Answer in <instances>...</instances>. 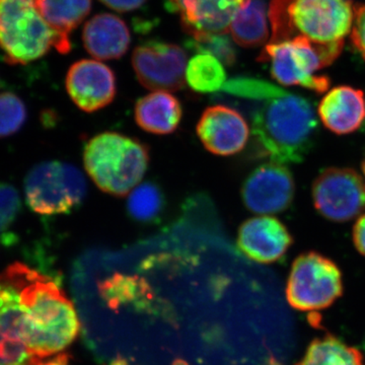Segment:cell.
I'll list each match as a JSON object with an SVG mask.
<instances>
[{
	"label": "cell",
	"mask_w": 365,
	"mask_h": 365,
	"mask_svg": "<svg viewBox=\"0 0 365 365\" xmlns=\"http://www.w3.org/2000/svg\"><path fill=\"white\" fill-rule=\"evenodd\" d=\"M227 93L259 101L253 115V134L261 155L274 163H299L314 148L318 119L307 98L260 79L227 81Z\"/></svg>",
	"instance_id": "6da1fadb"
},
{
	"label": "cell",
	"mask_w": 365,
	"mask_h": 365,
	"mask_svg": "<svg viewBox=\"0 0 365 365\" xmlns=\"http://www.w3.org/2000/svg\"><path fill=\"white\" fill-rule=\"evenodd\" d=\"M268 16L269 43L306 41L330 66L351 33L354 6L348 0H271Z\"/></svg>",
	"instance_id": "7a4b0ae2"
},
{
	"label": "cell",
	"mask_w": 365,
	"mask_h": 365,
	"mask_svg": "<svg viewBox=\"0 0 365 365\" xmlns=\"http://www.w3.org/2000/svg\"><path fill=\"white\" fill-rule=\"evenodd\" d=\"M29 322L31 350L41 360L66 349L81 324L71 300L47 276L26 267L21 289Z\"/></svg>",
	"instance_id": "3957f363"
},
{
	"label": "cell",
	"mask_w": 365,
	"mask_h": 365,
	"mask_svg": "<svg viewBox=\"0 0 365 365\" xmlns=\"http://www.w3.org/2000/svg\"><path fill=\"white\" fill-rule=\"evenodd\" d=\"M83 163L98 188L110 195L122 197L143 180L150 163V151L135 138L104 132L86 144Z\"/></svg>",
	"instance_id": "277c9868"
},
{
	"label": "cell",
	"mask_w": 365,
	"mask_h": 365,
	"mask_svg": "<svg viewBox=\"0 0 365 365\" xmlns=\"http://www.w3.org/2000/svg\"><path fill=\"white\" fill-rule=\"evenodd\" d=\"M59 50L57 34L42 18L34 0H0V49L11 66H25Z\"/></svg>",
	"instance_id": "5b68a950"
},
{
	"label": "cell",
	"mask_w": 365,
	"mask_h": 365,
	"mask_svg": "<svg viewBox=\"0 0 365 365\" xmlns=\"http://www.w3.org/2000/svg\"><path fill=\"white\" fill-rule=\"evenodd\" d=\"M344 282L339 266L318 252L300 254L292 263L285 295L292 309L318 313L342 297Z\"/></svg>",
	"instance_id": "8992f818"
},
{
	"label": "cell",
	"mask_w": 365,
	"mask_h": 365,
	"mask_svg": "<svg viewBox=\"0 0 365 365\" xmlns=\"http://www.w3.org/2000/svg\"><path fill=\"white\" fill-rule=\"evenodd\" d=\"M86 181L81 170L71 163H38L25 179L26 202L41 215L71 213L86 195Z\"/></svg>",
	"instance_id": "52a82bcc"
},
{
	"label": "cell",
	"mask_w": 365,
	"mask_h": 365,
	"mask_svg": "<svg viewBox=\"0 0 365 365\" xmlns=\"http://www.w3.org/2000/svg\"><path fill=\"white\" fill-rule=\"evenodd\" d=\"M26 265L14 263L0 274V365H39L29 342V323L21 289Z\"/></svg>",
	"instance_id": "ba28073f"
},
{
	"label": "cell",
	"mask_w": 365,
	"mask_h": 365,
	"mask_svg": "<svg viewBox=\"0 0 365 365\" xmlns=\"http://www.w3.org/2000/svg\"><path fill=\"white\" fill-rule=\"evenodd\" d=\"M258 60L270 64L271 76L281 85L302 86L318 93H325L330 86V78L316 74L329 64L322 53L306 41L268 43Z\"/></svg>",
	"instance_id": "9c48e42d"
},
{
	"label": "cell",
	"mask_w": 365,
	"mask_h": 365,
	"mask_svg": "<svg viewBox=\"0 0 365 365\" xmlns=\"http://www.w3.org/2000/svg\"><path fill=\"white\" fill-rule=\"evenodd\" d=\"M312 195L319 215L331 222H349L365 209L364 182L349 168H329L319 173Z\"/></svg>",
	"instance_id": "30bf717a"
},
{
	"label": "cell",
	"mask_w": 365,
	"mask_h": 365,
	"mask_svg": "<svg viewBox=\"0 0 365 365\" xmlns=\"http://www.w3.org/2000/svg\"><path fill=\"white\" fill-rule=\"evenodd\" d=\"M186 52L179 46L148 41L132 55V66L139 83L148 90L176 91L185 85Z\"/></svg>",
	"instance_id": "8fae6325"
},
{
	"label": "cell",
	"mask_w": 365,
	"mask_h": 365,
	"mask_svg": "<svg viewBox=\"0 0 365 365\" xmlns=\"http://www.w3.org/2000/svg\"><path fill=\"white\" fill-rule=\"evenodd\" d=\"M295 195L292 173L282 163H268L256 168L242 189V200L257 215H276L287 210Z\"/></svg>",
	"instance_id": "7c38bea8"
},
{
	"label": "cell",
	"mask_w": 365,
	"mask_h": 365,
	"mask_svg": "<svg viewBox=\"0 0 365 365\" xmlns=\"http://www.w3.org/2000/svg\"><path fill=\"white\" fill-rule=\"evenodd\" d=\"M67 93L79 109L93 113L111 104L116 97V78L102 62L83 59L72 64L67 72Z\"/></svg>",
	"instance_id": "4fadbf2b"
},
{
	"label": "cell",
	"mask_w": 365,
	"mask_h": 365,
	"mask_svg": "<svg viewBox=\"0 0 365 365\" xmlns=\"http://www.w3.org/2000/svg\"><path fill=\"white\" fill-rule=\"evenodd\" d=\"M197 134L209 153L228 157L244 150L250 128L241 113L227 106L216 105L203 112L197 124Z\"/></svg>",
	"instance_id": "5bb4252c"
},
{
	"label": "cell",
	"mask_w": 365,
	"mask_h": 365,
	"mask_svg": "<svg viewBox=\"0 0 365 365\" xmlns=\"http://www.w3.org/2000/svg\"><path fill=\"white\" fill-rule=\"evenodd\" d=\"M294 237L284 223L271 216L247 220L237 232V246L249 259L258 263H275L287 255Z\"/></svg>",
	"instance_id": "9a60e30c"
},
{
	"label": "cell",
	"mask_w": 365,
	"mask_h": 365,
	"mask_svg": "<svg viewBox=\"0 0 365 365\" xmlns=\"http://www.w3.org/2000/svg\"><path fill=\"white\" fill-rule=\"evenodd\" d=\"M250 0H169L192 38L227 35L235 14Z\"/></svg>",
	"instance_id": "2e32d148"
},
{
	"label": "cell",
	"mask_w": 365,
	"mask_h": 365,
	"mask_svg": "<svg viewBox=\"0 0 365 365\" xmlns=\"http://www.w3.org/2000/svg\"><path fill=\"white\" fill-rule=\"evenodd\" d=\"M318 114L324 126L333 133H353L365 122L364 93L350 86H336L322 98Z\"/></svg>",
	"instance_id": "e0dca14e"
},
{
	"label": "cell",
	"mask_w": 365,
	"mask_h": 365,
	"mask_svg": "<svg viewBox=\"0 0 365 365\" xmlns=\"http://www.w3.org/2000/svg\"><path fill=\"white\" fill-rule=\"evenodd\" d=\"M83 40L86 51L96 59H118L128 50L130 32L121 19L111 14H101L86 24Z\"/></svg>",
	"instance_id": "ac0fdd59"
},
{
	"label": "cell",
	"mask_w": 365,
	"mask_h": 365,
	"mask_svg": "<svg viewBox=\"0 0 365 365\" xmlns=\"http://www.w3.org/2000/svg\"><path fill=\"white\" fill-rule=\"evenodd\" d=\"M182 115L181 103L168 91H155L139 98L134 110L137 125L144 131L158 135L176 131Z\"/></svg>",
	"instance_id": "d6986e66"
},
{
	"label": "cell",
	"mask_w": 365,
	"mask_h": 365,
	"mask_svg": "<svg viewBox=\"0 0 365 365\" xmlns=\"http://www.w3.org/2000/svg\"><path fill=\"white\" fill-rule=\"evenodd\" d=\"M42 18L57 34L58 51L62 54L71 49L69 34L81 25L91 9V0H34Z\"/></svg>",
	"instance_id": "ffe728a7"
},
{
	"label": "cell",
	"mask_w": 365,
	"mask_h": 365,
	"mask_svg": "<svg viewBox=\"0 0 365 365\" xmlns=\"http://www.w3.org/2000/svg\"><path fill=\"white\" fill-rule=\"evenodd\" d=\"M268 9L264 0H250L242 6L230 26V33L237 45L254 48L266 44L271 38Z\"/></svg>",
	"instance_id": "44dd1931"
},
{
	"label": "cell",
	"mask_w": 365,
	"mask_h": 365,
	"mask_svg": "<svg viewBox=\"0 0 365 365\" xmlns=\"http://www.w3.org/2000/svg\"><path fill=\"white\" fill-rule=\"evenodd\" d=\"M295 365H365L362 352L337 336L326 334L314 338Z\"/></svg>",
	"instance_id": "7402d4cb"
},
{
	"label": "cell",
	"mask_w": 365,
	"mask_h": 365,
	"mask_svg": "<svg viewBox=\"0 0 365 365\" xmlns=\"http://www.w3.org/2000/svg\"><path fill=\"white\" fill-rule=\"evenodd\" d=\"M186 81L197 93H213L220 91L227 83V73L220 60L212 55L199 53L190 60Z\"/></svg>",
	"instance_id": "603a6c76"
},
{
	"label": "cell",
	"mask_w": 365,
	"mask_h": 365,
	"mask_svg": "<svg viewBox=\"0 0 365 365\" xmlns=\"http://www.w3.org/2000/svg\"><path fill=\"white\" fill-rule=\"evenodd\" d=\"M165 204L162 189L155 182H148L132 190L127 210L137 222H155L163 215Z\"/></svg>",
	"instance_id": "cb8c5ba5"
},
{
	"label": "cell",
	"mask_w": 365,
	"mask_h": 365,
	"mask_svg": "<svg viewBox=\"0 0 365 365\" xmlns=\"http://www.w3.org/2000/svg\"><path fill=\"white\" fill-rule=\"evenodd\" d=\"M28 118L24 101L13 93H0V138L16 134Z\"/></svg>",
	"instance_id": "d4e9b609"
},
{
	"label": "cell",
	"mask_w": 365,
	"mask_h": 365,
	"mask_svg": "<svg viewBox=\"0 0 365 365\" xmlns=\"http://www.w3.org/2000/svg\"><path fill=\"white\" fill-rule=\"evenodd\" d=\"M190 48L202 54L212 55L225 66H234L237 53L227 35H203L192 38Z\"/></svg>",
	"instance_id": "484cf974"
},
{
	"label": "cell",
	"mask_w": 365,
	"mask_h": 365,
	"mask_svg": "<svg viewBox=\"0 0 365 365\" xmlns=\"http://www.w3.org/2000/svg\"><path fill=\"white\" fill-rule=\"evenodd\" d=\"M21 201L18 190L9 182L0 181V235H6L18 220Z\"/></svg>",
	"instance_id": "4316f807"
},
{
	"label": "cell",
	"mask_w": 365,
	"mask_h": 365,
	"mask_svg": "<svg viewBox=\"0 0 365 365\" xmlns=\"http://www.w3.org/2000/svg\"><path fill=\"white\" fill-rule=\"evenodd\" d=\"M350 39L360 56L365 60V4L354 6V20Z\"/></svg>",
	"instance_id": "83f0119b"
},
{
	"label": "cell",
	"mask_w": 365,
	"mask_h": 365,
	"mask_svg": "<svg viewBox=\"0 0 365 365\" xmlns=\"http://www.w3.org/2000/svg\"><path fill=\"white\" fill-rule=\"evenodd\" d=\"M353 244L357 252L365 257V215L360 216L353 227Z\"/></svg>",
	"instance_id": "f1b7e54d"
},
{
	"label": "cell",
	"mask_w": 365,
	"mask_h": 365,
	"mask_svg": "<svg viewBox=\"0 0 365 365\" xmlns=\"http://www.w3.org/2000/svg\"><path fill=\"white\" fill-rule=\"evenodd\" d=\"M101 2L120 13L135 11L139 9L146 0H100Z\"/></svg>",
	"instance_id": "f546056e"
},
{
	"label": "cell",
	"mask_w": 365,
	"mask_h": 365,
	"mask_svg": "<svg viewBox=\"0 0 365 365\" xmlns=\"http://www.w3.org/2000/svg\"><path fill=\"white\" fill-rule=\"evenodd\" d=\"M69 360H71V355L67 353H59L58 355L54 359L48 360V361H43L39 365H69Z\"/></svg>",
	"instance_id": "4dcf8cb0"
},
{
	"label": "cell",
	"mask_w": 365,
	"mask_h": 365,
	"mask_svg": "<svg viewBox=\"0 0 365 365\" xmlns=\"http://www.w3.org/2000/svg\"><path fill=\"white\" fill-rule=\"evenodd\" d=\"M361 168H362V172H364V178H365V158H364V163H362Z\"/></svg>",
	"instance_id": "1f68e13d"
},
{
	"label": "cell",
	"mask_w": 365,
	"mask_h": 365,
	"mask_svg": "<svg viewBox=\"0 0 365 365\" xmlns=\"http://www.w3.org/2000/svg\"><path fill=\"white\" fill-rule=\"evenodd\" d=\"M364 352H365V338H364Z\"/></svg>",
	"instance_id": "d6a6232c"
}]
</instances>
